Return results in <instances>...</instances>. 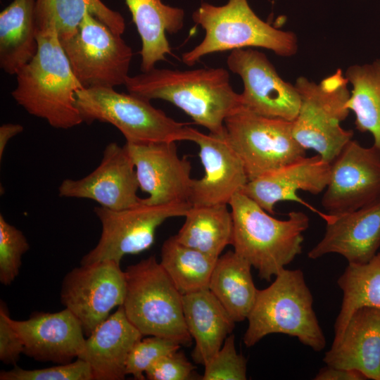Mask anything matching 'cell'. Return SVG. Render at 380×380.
<instances>
[{"label":"cell","mask_w":380,"mask_h":380,"mask_svg":"<svg viewBox=\"0 0 380 380\" xmlns=\"http://www.w3.org/2000/svg\"><path fill=\"white\" fill-rule=\"evenodd\" d=\"M125 85L130 94L172 103L213 134L222 133L225 119L242 106L241 94L233 89L229 72L222 68H154L129 76Z\"/></svg>","instance_id":"obj_1"},{"label":"cell","mask_w":380,"mask_h":380,"mask_svg":"<svg viewBox=\"0 0 380 380\" xmlns=\"http://www.w3.org/2000/svg\"><path fill=\"white\" fill-rule=\"evenodd\" d=\"M38 49L15 75L11 92L28 113L44 119L56 129L83 122L75 106V94L84 89L74 75L56 30L37 32Z\"/></svg>","instance_id":"obj_2"},{"label":"cell","mask_w":380,"mask_h":380,"mask_svg":"<svg viewBox=\"0 0 380 380\" xmlns=\"http://www.w3.org/2000/svg\"><path fill=\"white\" fill-rule=\"evenodd\" d=\"M228 205L233 220L234 251L257 270L262 279L270 281L301 253L308 216L302 211H291L286 220L276 219L241 191Z\"/></svg>","instance_id":"obj_3"},{"label":"cell","mask_w":380,"mask_h":380,"mask_svg":"<svg viewBox=\"0 0 380 380\" xmlns=\"http://www.w3.org/2000/svg\"><path fill=\"white\" fill-rule=\"evenodd\" d=\"M312 303L303 272L284 268L268 287L258 290L247 318L245 345L251 347L265 336L278 333L294 336L315 351L323 350L326 339Z\"/></svg>","instance_id":"obj_4"},{"label":"cell","mask_w":380,"mask_h":380,"mask_svg":"<svg viewBox=\"0 0 380 380\" xmlns=\"http://www.w3.org/2000/svg\"><path fill=\"white\" fill-rule=\"evenodd\" d=\"M205 32L203 40L182 54L183 63L194 65L215 52L260 47L290 57L298 51V38L291 31L277 29L260 19L247 0H229L224 6L203 3L192 15Z\"/></svg>","instance_id":"obj_5"},{"label":"cell","mask_w":380,"mask_h":380,"mask_svg":"<svg viewBox=\"0 0 380 380\" xmlns=\"http://www.w3.org/2000/svg\"><path fill=\"white\" fill-rule=\"evenodd\" d=\"M125 274V312L142 335L190 346L192 337L184 317L182 295L156 258L128 266Z\"/></svg>","instance_id":"obj_6"},{"label":"cell","mask_w":380,"mask_h":380,"mask_svg":"<svg viewBox=\"0 0 380 380\" xmlns=\"http://www.w3.org/2000/svg\"><path fill=\"white\" fill-rule=\"evenodd\" d=\"M348 84L340 68L319 83L300 76L295 84L300 105L292 122L293 137L305 149L315 151L329 163L353 136L352 130L341 126L350 112L346 107L350 95Z\"/></svg>","instance_id":"obj_7"},{"label":"cell","mask_w":380,"mask_h":380,"mask_svg":"<svg viewBox=\"0 0 380 380\" xmlns=\"http://www.w3.org/2000/svg\"><path fill=\"white\" fill-rule=\"evenodd\" d=\"M75 106L83 122L95 121L113 125L127 143L177 141L189 139L186 123L177 122L150 101L139 96L120 93L111 87L79 90Z\"/></svg>","instance_id":"obj_8"},{"label":"cell","mask_w":380,"mask_h":380,"mask_svg":"<svg viewBox=\"0 0 380 380\" xmlns=\"http://www.w3.org/2000/svg\"><path fill=\"white\" fill-rule=\"evenodd\" d=\"M224 129L249 181L306 156V149L293 137L291 121L241 106L225 119Z\"/></svg>","instance_id":"obj_9"},{"label":"cell","mask_w":380,"mask_h":380,"mask_svg":"<svg viewBox=\"0 0 380 380\" xmlns=\"http://www.w3.org/2000/svg\"><path fill=\"white\" fill-rule=\"evenodd\" d=\"M121 36L87 12L75 34L59 39L84 89L125 85L133 51Z\"/></svg>","instance_id":"obj_10"},{"label":"cell","mask_w":380,"mask_h":380,"mask_svg":"<svg viewBox=\"0 0 380 380\" xmlns=\"http://www.w3.org/2000/svg\"><path fill=\"white\" fill-rule=\"evenodd\" d=\"M191 206L189 202L149 205L141 198L137 205L119 210L95 207L102 232L98 243L83 256L81 265L106 260L120 264L125 255L148 249L157 228L167 219L184 216Z\"/></svg>","instance_id":"obj_11"},{"label":"cell","mask_w":380,"mask_h":380,"mask_svg":"<svg viewBox=\"0 0 380 380\" xmlns=\"http://www.w3.org/2000/svg\"><path fill=\"white\" fill-rule=\"evenodd\" d=\"M120 265L111 260L81 265L63 279L61 301L79 320L87 335L113 308L124 304L126 281Z\"/></svg>","instance_id":"obj_12"},{"label":"cell","mask_w":380,"mask_h":380,"mask_svg":"<svg viewBox=\"0 0 380 380\" xmlns=\"http://www.w3.org/2000/svg\"><path fill=\"white\" fill-rule=\"evenodd\" d=\"M228 68L242 80L241 106L260 115L293 122L300 98L295 86L284 80L263 53L251 48L232 50Z\"/></svg>","instance_id":"obj_13"},{"label":"cell","mask_w":380,"mask_h":380,"mask_svg":"<svg viewBox=\"0 0 380 380\" xmlns=\"http://www.w3.org/2000/svg\"><path fill=\"white\" fill-rule=\"evenodd\" d=\"M322 205L330 214L350 212L380 199V152L351 139L331 163Z\"/></svg>","instance_id":"obj_14"},{"label":"cell","mask_w":380,"mask_h":380,"mask_svg":"<svg viewBox=\"0 0 380 380\" xmlns=\"http://www.w3.org/2000/svg\"><path fill=\"white\" fill-rule=\"evenodd\" d=\"M124 146L134 165L139 189L149 195L142 198L144 203L189 202L194 180L191 165L179 156L175 141L126 142Z\"/></svg>","instance_id":"obj_15"},{"label":"cell","mask_w":380,"mask_h":380,"mask_svg":"<svg viewBox=\"0 0 380 380\" xmlns=\"http://www.w3.org/2000/svg\"><path fill=\"white\" fill-rule=\"evenodd\" d=\"M188 141L199 146L204 176L194 179L189 202L194 206L229 204L241 191L248 178L243 163L224 131L205 134L190 127Z\"/></svg>","instance_id":"obj_16"},{"label":"cell","mask_w":380,"mask_h":380,"mask_svg":"<svg viewBox=\"0 0 380 380\" xmlns=\"http://www.w3.org/2000/svg\"><path fill=\"white\" fill-rule=\"evenodd\" d=\"M139 188L133 162L125 146L108 144L100 165L86 177L65 179L58 187L61 197L87 198L103 208L119 210L140 203Z\"/></svg>","instance_id":"obj_17"},{"label":"cell","mask_w":380,"mask_h":380,"mask_svg":"<svg viewBox=\"0 0 380 380\" xmlns=\"http://www.w3.org/2000/svg\"><path fill=\"white\" fill-rule=\"evenodd\" d=\"M331 163L318 154L303 157L277 170L248 181L241 191L270 215L281 201L301 203L317 213L323 219L329 213H319L298 196V191L317 195L325 190L330 176Z\"/></svg>","instance_id":"obj_18"},{"label":"cell","mask_w":380,"mask_h":380,"mask_svg":"<svg viewBox=\"0 0 380 380\" xmlns=\"http://www.w3.org/2000/svg\"><path fill=\"white\" fill-rule=\"evenodd\" d=\"M9 322L20 336L23 353L37 361L58 364L77 358L84 348V331L68 309L50 313L35 312L26 320Z\"/></svg>","instance_id":"obj_19"},{"label":"cell","mask_w":380,"mask_h":380,"mask_svg":"<svg viewBox=\"0 0 380 380\" xmlns=\"http://www.w3.org/2000/svg\"><path fill=\"white\" fill-rule=\"evenodd\" d=\"M325 221L323 238L308 253L310 259L338 253L348 263H365L380 248V199L350 212L329 213Z\"/></svg>","instance_id":"obj_20"},{"label":"cell","mask_w":380,"mask_h":380,"mask_svg":"<svg viewBox=\"0 0 380 380\" xmlns=\"http://www.w3.org/2000/svg\"><path fill=\"white\" fill-rule=\"evenodd\" d=\"M143 336L127 318L122 305L88 335L77 358L89 365L93 379H124L129 353Z\"/></svg>","instance_id":"obj_21"},{"label":"cell","mask_w":380,"mask_h":380,"mask_svg":"<svg viewBox=\"0 0 380 380\" xmlns=\"http://www.w3.org/2000/svg\"><path fill=\"white\" fill-rule=\"evenodd\" d=\"M326 365L362 373L380 380V310L357 309L349 319L341 336L325 353Z\"/></svg>","instance_id":"obj_22"},{"label":"cell","mask_w":380,"mask_h":380,"mask_svg":"<svg viewBox=\"0 0 380 380\" xmlns=\"http://www.w3.org/2000/svg\"><path fill=\"white\" fill-rule=\"evenodd\" d=\"M182 308L187 330L195 341L193 359L204 366L221 348L235 322L209 289L183 295Z\"/></svg>","instance_id":"obj_23"},{"label":"cell","mask_w":380,"mask_h":380,"mask_svg":"<svg viewBox=\"0 0 380 380\" xmlns=\"http://www.w3.org/2000/svg\"><path fill=\"white\" fill-rule=\"evenodd\" d=\"M125 1L141 40V70L149 71L171 54L166 32L175 34L183 28L184 12L162 0Z\"/></svg>","instance_id":"obj_24"},{"label":"cell","mask_w":380,"mask_h":380,"mask_svg":"<svg viewBox=\"0 0 380 380\" xmlns=\"http://www.w3.org/2000/svg\"><path fill=\"white\" fill-rule=\"evenodd\" d=\"M36 0H13L0 13V67L16 75L38 49Z\"/></svg>","instance_id":"obj_25"},{"label":"cell","mask_w":380,"mask_h":380,"mask_svg":"<svg viewBox=\"0 0 380 380\" xmlns=\"http://www.w3.org/2000/svg\"><path fill=\"white\" fill-rule=\"evenodd\" d=\"M251 265L234 251L220 255L212 272L209 290L218 299L235 322L248 318L258 290Z\"/></svg>","instance_id":"obj_26"},{"label":"cell","mask_w":380,"mask_h":380,"mask_svg":"<svg viewBox=\"0 0 380 380\" xmlns=\"http://www.w3.org/2000/svg\"><path fill=\"white\" fill-rule=\"evenodd\" d=\"M87 12L115 33H124L125 23L122 15L101 0H36L37 32L53 30L60 40L65 39L75 34Z\"/></svg>","instance_id":"obj_27"},{"label":"cell","mask_w":380,"mask_h":380,"mask_svg":"<svg viewBox=\"0 0 380 380\" xmlns=\"http://www.w3.org/2000/svg\"><path fill=\"white\" fill-rule=\"evenodd\" d=\"M182 227L175 235L182 244L218 258L231 244L233 220L227 204L191 205Z\"/></svg>","instance_id":"obj_28"},{"label":"cell","mask_w":380,"mask_h":380,"mask_svg":"<svg viewBox=\"0 0 380 380\" xmlns=\"http://www.w3.org/2000/svg\"><path fill=\"white\" fill-rule=\"evenodd\" d=\"M337 284L343 299L334 324V341L341 336L357 309L369 307L380 310V250L367 262L348 263Z\"/></svg>","instance_id":"obj_29"},{"label":"cell","mask_w":380,"mask_h":380,"mask_svg":"<svg viewBox=\"0 0 380 380\" xmlns=\"http://www.w3.org/2000/svg\"><path fill=\"white\" fill-rule=\"evenodd\" d=\"M345 77L352 86L346 107L355 113V128L369 132L380 152V58L349 66Z\"/></svg>","instance_id":"obj_30"},{"label":"cell","mask_w":380,"mask_h":380,"mask_svg":"<svg viewBox=\"0 0 380 380\" xmlns=\"http://www.w3.org/2000/svg\"><path fill=\"white\" fill-rule=\"evenodd\" d=\"M160 265L183 296L208 289L218 258L180 243L175 236L163 243Z\"/></svg>","instance_id":"obj_31"},{"label":"cell","mask_w":380,"mask_h":380,"mask_svg":"<svg viewBox=\"0 0 380 380\" xmlns=\"http://www.w3.org/2000/svg\"><path fill=\"white\" fill-rule=\"evenodd\" d=\"M30 248L23 233L0 214V281L11 284L19 274L22 256Z\"/></svg>","instance_id":"obj_32"},{"label":"cell","mask_w":380,"mask_h":380,"mask_svg":"<svg viewBox=\"0 0 380 380\" xmlns=\"http://www.w3.org/2000/svg\"><path fill=\"white\" fill-rule=\"evenodd\" d=\"M181 345L160 336H150L140 339L132 348L126 363V374L144 380L148 369L161 357L179 350Z\"/></svg>","instance_id":"obj_33"},{"label":"cell","mask_w":380,"mask_h":380,"mask_svg":"<svg viewBox=\"0 0 380 380\" xmlns=\"http://www.w3.org/2000/svg\"><path fill=\"white\" fill-rule=\"evenodd\" d=\"M203 380H245L246 377V360L239 354L235 347L234 336L229 335L221 348L204 365Z\"/></svg>","instance_id":"obj_34"},{"label":"cell","mask_w":380,"mask_h":380,"mask_svg":"<svg viewBox=\"0 0 380 380\" xmlns=\"http://www.w3.org/2000/svg\"><path fill=\"white\" fill-rule=\"evenodd\" d=\"M1 380H92L89 365L76 360L43 369H24L15 366L11 370L0 372Z\"/></svg>","instance_id":"obj_35"},{"label":"cell","mask_w":380,"mask_h":380,"mask_svg":"<svg viewBox=\"0 0 380 380\" xmlns=\"http://www.w3.org/2000/svg\"><path fill=\"white\" fill-rule=\"evenodd\" d=\"M196 367L179 350L158 359L145 372L149 380H189L193 379Z\"/></svg>","instance_id":"obj_36"},{"label":"cell","mask_w":380,"mask_h":380,"mask_svg":"<svg viewBox=\"0 0 380 380\" xmlns=\"http://www.w3.org/2000/svg\"><path fill=\"white\" fill-rule=\"evenodd\" d=\"M9 315L6 305H0V360L6 364L15 365L23 353V341L9 322Z\"/></svg>","instance_id":"obj_37"},{"label":"cell","mask_w":380,"mask_h":380,"mask_svg":"<svg viewBox=\"0 0 380 380\" xmlns=\"http://www.w3.org/2000/svg\"><path fill=\"white\" fill-rule=\"evenodd\" d=\"M315 380H365L367 377L355 369L327 365L322 368L314 378Z\"/></svg>","instance_id":"obj_38"},{"label":"cell","mask_w":380,"mask_h":380,"mask_svg":"<svg viewBox=\"0 0 380 380\" xmlns=\"http://www.w3.org/2000/svg\"><path fill=\"white\" fill-rule=\"evenodd\" d=\"M23 129V126L20 124L6 123L0 127V160L10 139L20 134Z\"/></svg>","instance_id":"obj_39"}]
</instances>
